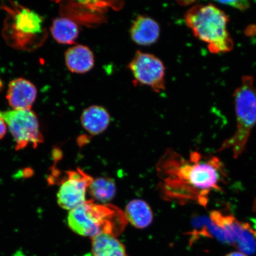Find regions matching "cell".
<instances>
[{
  "mask_svg": "<svg viewBox=\"0 0 256 256\" xmlns=\"http://www.w3.org/2000/svg\"><path fill=\"white\" fill-rule=\"evenodd\" d=\"M92 256H128L126 248L116 236L102 233L92 238Z\"/></svg>",
  "mask_w": 256,
  "mask_h": 256,
  "instance_id": "5bb4252c",
  "label": "cell"
},
{
  "mask_svg": "<svg viewBox=\"0 0 256 256\" xmlns=\"http://www.w3.org/2000/svg\"><path fill=\"white\" fill-rule=\"evenodd\" d=\"M172 162L170 181L172 193L178 199L195 201L206 207L211 192L222 190L226 172L216 156L206 158L194 152L190 160L177 156Z\"/></svg>",
  "mask_w": 256,
  "mask_h": 256,
  "instance_id": "6da1fadb",
  "label": "cell"
},
{
  "mask_svg": "<svg viewBox=\"0 0 256 256\" xmlns=\"http://www.w3.org/2000/svg\"><path fill=\"white\" fill-rule=\"evenodd\" d=\"M0 117L5 121L16 142V150L28 145L36 148L44 142L39 121L34 112L30 110H0Z\"/></svg>",
  "mask_w": 256,
  "mask_h": 256,
  "instance_id": "5b68a950",
  "label": "cell"
},
{
  "mask_svg": "<svg viewBox=\"0 0 256 256\" xmlns=\"http://www.w3.org/2000/svg\"><path fill=\"white\" fill-rule=\"evenodd\" d=\"M51 34L58 43L72 44L78 40L79 35L78 25L67 18H56L50 28Z\"/></svg>",
  "mask_w": 256,
  "mask_h": 256,
  "instance_id": "2e32d148",
  "label": "cell"
},
{
  "mask_svg": "<svg viewBox=\"0 0 256 256\" xmlns=\"http://www.w3.org/2000/svg\"><path fill=\"white\" fill-rule=\"evenodd\" d=\"M110 122V114L101 106H90L82 112V126L92 136H98L104 132Z\"/></svg>",
  "mask_w": 256,
  "mask_h": 256,
  "instance_id": "4fadbf2b",
  "label": "cell"
},
{
  "mask_svg": "<svg viewBox=\"0 0 256 256\" xmlns=\"http://www.w3.org/2000/svg\"><path fill=\"white\" fill-rule=\"evenodd\" d=\"M220 3L227 6H232V7L240 10H245L250 7V3L248 1H229V2H220Z\"/></svg>",
  "mask_w": 256,
  "mask_h": 256,
  "instance_id": "ac0fdd59",
  "label": "cell"
},
{
  "mask_svg": "<svg viewBox=\"0 0 256 256\" xmlns=\"http://www.w3.org/2000/svg\"><path fill=\"white\" fill-rule=\"evenodd\" d=\"M211 220L222 230L227 241L235 243L242 250L251 251L256 246V232L248 222H240L231 214L213 210Z\"/></svg>",
  "mask_w": 256,
  "mask_h": 256,
  "instance_id": "ba28073f",
  "label": "cell"
},
{
  "mask_svg": "<svg viewBox=\"0 0 256 256\" xmlns=\"http://www.w3.org/2000/svg\"><path fill=\"white\" fill-rule=\"evenodd\" d=\"M236 120V130L224 142L218 152L230 150L238 159L244 152L252 130L256 126V87L254 76H243L233 94Z\"/></svg>",
  "mask_w": 256,
  "mask_h": 256,
  "instance_id": "277c9868",
  "label": "cell"
},
{
  "mask_svg": "<svg viewBox=\"0 0 256 256\" xmlns=\"http://www.w3.org/2000/svg\"><path fill=\"white\" fill-rule=\"evenodd\" d=\"M2 87V82L1 81V80H0V90H1Z\"/></svg>",
  "mask_w": 256,
  "mask_h": 256,
  "instance_id": "44dd1931",
  "label": "cell"
},
{
  "mask_svg": "<svg viewBox=\"0 0 256 256\" xmlns=\"http://www.w3.org/2000/svg\"><path fill=\"white\" fill-rule=\"evenodd\" d=\"M184 20L194 36L206 43L211 53L224 54L233 49L228 30L229 18L216 6L194 5L186 12Z\"/></svg>",
  "mask_w": 256,
  "mask_h": 256,
  "instance_id": "7a4b0ae2",
  "label": "cell"
},
{
  "mask_svg": "<svg viewBox=\"0 0 256 256\" xmlns=\"http://www.w3.org/2000/svg\"><path fill=\"white\" fill-rule=\"evenodd\" d=\"M116 191L114 180L108 178L94 179L88 188L89 193L94 200L104 203L113 200Z\"/></svg>",
  "mask_w": 256,
  "mask_h": 256,
  "instance_id": "e0dca14e",
  "label": "cell"
},
{
  "mask_svg": "<svg viewBox=\"0 0 256 256\" xmlns=\"http://www.w3.org/2000/svg\"><path fill=\"white\" fill-rule=\"evenodd\" d=\"M127 222L136 228L143 229L152 223L153 214L148 204L140 200H131L124 210Z\"/></svg>",
  "mask_w": 256,
  "mask_h": 256,
  "instance_id": "9a60e30c",
  "label": "cell"
},
{
  "mask_svg": "<svg viewBox=\"0 0 256 256\" xmlns=\"http://www.w3.org/2000/svg\"><path fill=\"white\" fill-rule=\"evenodd\" d=\"M37 89L24 78H18L9 83L6 98L14 110H30L36 100Z\"/></svg>",
  "mask_w": 256,
  "mask_h": 256,
  "instance_id": "30bf717a",
  "label": "cell"
},
{
  "mask_svg": "<svg viewBox=\"0 0 256 256\" xmlns=\"http://www.w3.org/2000/svg\"><path fill=\"white\" fill-rule=\"evenodd\" d=\"M65 60L70 72L85 74L94 68V56L90 48L83 44H76L66 51Z\"/></svg>",
  "mask_w": 256,
  "mask_h": 256,
  "instance_id": "7c38bea8",
  "label": "cell"
},
{
  "mask_svg": "<svg viewBox=\"0 0 256 256\" xmlns=\"http://www.w3.org/2000/svg\"><path fill=\"white\" fill-rule=\"evenodd\" d=\"M226 256H248L242 252H233L227 254Z\"/></svg>",
  "mask_w": 256,
  "mask_h": 256,
  "instance_id": "ffe728a7",
  "label": "cell"
},
{
  "mask_svg": "<svg viewBox=\"0 0 256 256\" xmlns=\"http://www.w3.org/2000/svg\"><path fill=\"white\" fill-rule=\"evenodd\" d=\"M128 69L137 84L148 86L158 94L164 90L166 68L158 56L137 51L128 64Z\"/></svg>",
  "mask_w": 256,
  "mask_h": 256,
  "instance_id": "8992f818",
  "label": "cell"
},
{
  "mask_svg": "<svg viewBox=\"0 0 256 256\" xmlns=\"http://www.w3.org/2000/svg\"><path fill=\"white\" fill-rule=\"evenodd\" d=\"M8 31L14 46L25 48L31 41L36 40L44 34V20L40 14L31 10L20 7L14 9Z\"/></svg>",
  "mask_w": 256,
  "mask_h": 256,
  "instance_id": "52a82bcc",
  "label": "cell"
},
{
  "mask_svg": "<svg viewBox=\"0 0 256 256\" xmlns=\"http://www.w3.org/2000/svg\"><path fill=\"white\" fill-rule=\"evenodd\" d=\"M67 222L73 232L91 238L102 233L117 236L127 223L124 212L119 208L94 200H86L70 210Z\"/></svg>",
  "mask_w": 256,
  "mask_h": 256,
  "instance_id": "3957f363",
  "label": "cell"
},
{
  "mask_svg": "<svg viewBox=\"0 0 256 256\" xmlns=\"http://www.w3.org/2000/svg\"><path fill=\"white\" fill-rule=\"evenodd\" d=\"M94 181L81 169L66 172L57 193V202L64 210H71L84 203L86 192Z\"/></svg>",
  "mask_w": 256,
  "mask_h": 256,
  "instance_id": "9c48e42d",
  "label": "cell"
},
{
  "mask_svg": "<svg viewBox=\"0 0 256 256\" xmlns=\"http://www.w3.org/2000/svg\"><path fill=\"white\" fill-rule=\"evenodd\" d=\"M8 126L6 124L5 121L2 120V118L0 117V140L6 135L7 132Z\"/></svg>",
  "mask_w": 256,
  "mask_h": 256,
  "instance_id": "d6986e66",
  "label": "cell"
},
{
  "mask_svg": "<svg viewBox=\"0 0 256 256\" xmlns=\"http://www.w3.org/2000/svg\"><path fill=\"white\" fill-rule=\"evenodd\" d=\"M160 35L158 22L148 16H138L130 28L131 39L140 46H150L156 43Z\"/></svg>",
  "mask_w": 256,
  "mask_h": 256,
  "instance_id": "8fae6325",
  "label": "cell"
}]
</instances>
